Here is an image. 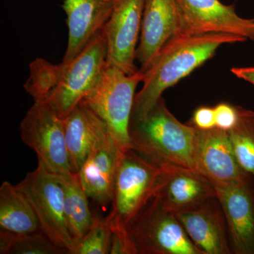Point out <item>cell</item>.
Listing matches in <instances>:
<instances>
[{
	"mask_svg": "<svg viewBox=\"0 0 254 254\" xmlns=\"http://www.w3.org/2000/svg\"><path fill=\"white\" fill-rule=\"evenodd\" d=\"M106 38L101 31L81 53L68 63L55 64L37 58L30 64L24 89L34 101L48 100L62 118L86 96L107 65Z\"/></svg>",
	"mask_w": 254,
	"mask_h": 254,
	"instance_id": "obj_1",
	"label": "cell"
},
{
	"mask_svg": "<svg viewBox=\"0 0 254 254\" xmlns=\"http://www.w3.org/2000/svg\"><path fill=\"white\" fill-rule=\"evenodd\" d=\"M246 41L243 37L224 33L174 36L143 71V86L135 95L130 121L143 118L165 90L211 59L220 47Z\"/></svg>",
	"mask_w": 254,
	"mask_h": 254,
	"instance_id": "obj_2",
	"label": "cell"
},
{
	"mask_svg": "<svg viewBox=\"0 0 254 254\" xmlns=\"http://www.w3.org/2000/svg\"><path fill=\"white\" fill-rule=\"evenodd\" d=\"M131 148L158 166L175 165L196 171L198 129L170 113L163 97L143 118L129 124Z\"/></svg>",
	"mask_w": 254,
	"mask_h": 254,
	"instance_id": "obj_3",
	"label": "cell"
},
{
	"mask_svg": "<svg viewBox=\"0 0 254 254\" xmlns=\"http://www.w3.org/2000/svg\"><path fill=\"white\" fill-rule=\"evenodd\" d=\"M163 168L131 148L120 151L111 211L107 217L113 231L127 232L132 220L158 190Z\"/></svg>",
	"mask_w": 254,
	"mask_h": 254,
	"instance_id": "obj_4",
	"label": "cell"
},
{
	"mask_svg": "<svg viewBox=\"0 0 254 254\" xmlns=\"http://www.w3.org/2000/svg\"><path fill=\"white\" fill-rule=\"evenodd\" d=\"M143 78L140 69L129 75L107 64L95 86L81 102L105 122L120 151L131 148L129 124L135 91Z\"/></svg>",
	"mask_w": 254,
	"mask_h": 254,
	"instance_id": "obj_5",
	"label": "cell"
},
{
	"mask_svg": "<svg viewBox=\"0 0 254 254\" xmlns=\"http://www.w3.org/2000/svg\"><path fill=\"white\" fill-rule=\"evenodd\" d=\"M133 254H203L175 214L152 198L127 227Z\"/></svg>",
	"mask_w": 254,
	"mask_h": 254,
	"instance_id": "obj_6",
	"label": "cell"
},
{
	"mask_svg": "<svg viewBox=\"0 0 254 254\" xmlns=\"http://www.w3.org/2000/svg\"><path fill=\"white\" fill-rule=\"evenodd\" d=\"M27 197L39 221L41 230L57 247L71 254L73 241L65 217L64 189L58 174L41 162L16 185Z\"/></svg>",
	"mask_w": 254,
	"mask_h": 254,
	"instance_id": "obj_7",
	"label": "cell"
},
{
	"mask_svg": "<svg viewBox=\"0 0 254 254\" xmlns=\"http://www.w3.org/2000/svg\"><path fill=\"white\" fill-rule=\"evenodd\" d=\"M19 131L23 143L48 170L55 174L71 172L64 119L49 101H34L20 123Z\"/></svg>",
	"mask_w": 254,
	"mask_h": 254,
	"instance_id": "obj_8",
	"label": "cell"
},
{
	"mask_svg": "<svg viewBox=\"0 0 254 254\" xmlns=\"http://www.w3.org/2000/svg\"><path fill=\"white\" fill-rule=\"evenodd\" d=\"M178 23L176 35L224 33L254 41V18L241 17L234 4L220 0H176Z\"/></svg>",
	"mask_w": 254,
	"mask_h": 254,
	"instance_id": "obj_9",
	"label": "cell"
},
{
	"mask_svg": "<svg viewBox=\"0 0 254 254\" xmlns=\"http://www.w3.org/2000/svg\"><path fill=\"white\" fill-rule=\"evenodd\" d=\"M145 0H116L113 13L103 28L106 38L107 64L133 74L141 35Z\"/></svg>",
	"mask_w": 254,
	"mask_h": 254,
	"instance_id": "obj_10",
	"label": "cell"
},
{
	"mask_svg": "<svg viewBox=\"0 0 254 254\" xmlns=\"http://www.w3.org/2000/svg\"><path fill=\"white\" fill-rule=\"evenodd\" d=\"M236 254H254V180L213 183Z\"/></svg>",
	"mask_w": 254,
	"mask_h": 254,
	"instance_id": "obj_11",
	"label": "cell"
},
{
	"mask_svg": "<svg viewBox=\"0 0 254 254\" xmlns=\"http://www.w3.org/2000/svg\"><path fill=\"white\" fill-rule=\"evenodd\" d=\"M161 166L163 172L154 197L169 211H185L217 197L211 182L198 172L169 164Z\"/></svg>",
	"mask_w": 254,
	"mask_h": 254,
	"instance_id": "obj_12",
	"label": "cell"
},
{
	"mask_svg": "<svg viewBox=\"0 0 254 254\" xmlns=\"http://www.w3.org/2000/svg\"><path fill=\"white\" fill-rule=\"evenodd\" d=\"M196 171L213 183L254 180L237 162L228 133L216 127L210 130L198 129Z\"/></svg>",
	"mask_w": 254,
	"mask_h": 254,
	"instance_id": "obj_13",
	"label": "cell"
},
{
	"mask_svg": "<svg viewBox=\"0 0 254 254\" xmlns=\"http://www.w3.org/2000/svg\"><path fill=\"white\" fill-rule=\"evenodd\" d=\"M116 0H64L68 43L63 63L74 59L100 31L113 13Z\"/></svg>",
	"mask_w": 254,
	"mask_h": 254,
	"instance_id": "obj_14",
	"label": "cell"
},
{
	"mask_svg": "<svg viewBox=\"0 0 254 254\" xmlns=\"http://www.w3.org/2000/svg\"><path fill=\"white\" fill-rule=\"evenodd\" d=\"M174 214L190 240L203 254H231L226 220L217 197L195 208Z\"/></svg>",
	"mask_w": 254,
	"mask_h": 254,
	"instance_id": "obj_15",
	"label": "cell"
},
{
	"mask_svg": "<svg viewBox=\"0 0 254 254\" xmlns=\"http://www.w3.org/2000/svg\"><path fill=\"white\" fill-rule=\"evenodd\" d=\"M176 0H145L136 60L142 71L150 66L167 42L176 35Z\"/></svg>",
	"mask_w": 254,
	"mask_h": 254,
	"instance_id": "obj_16",
	"label": "cell"
},
{
	"mask_svg": "<svg viewBox=\"0 0 254 254\" xmlns=\"http://www.w3.org/2000/svg\"><path fill=\"white\" fill-rule=\"evenodd\" d=\"M71 173H78L93 151L110 136L108 126L86 105H79L64 118Z\"/></svg>",
	"mask_w": 254,
	"mask_h": 254,
	"instance_id": "obj_17",
	"label": "cell"
},
{
	"mask_svg": "<svg viewBox=\"0 0 254 254\" xmlns=\"http://www.w3.org/2000/svg\"><path fill=\"white\" fill-rule=\"evenodd\" d=\"M120 151L110 135L92 152L77 173L88 196L101 207L113 201Z\"/></svg>",
	"mask_w": 254,
	"mask_h": 254,
	"instance_id": "obj_18",
	"label": "cell"
},
{
	"mask_svg": "<svg viewBox=\"0 0 254 254\" xmlns=\"http://www.w3.org/2000/svg\"><path fill=\"white\" fill-rule=\"evenodd\" d=\"M41 230L27 197L9 182L0 187V233L22 235Z\"/></svg>",
	"mask_w": 254,
	"mask_h": 254,
	"instance_id": "obj_19",
	"label": "cell"
},
{
	"mask_svg": "<svg viewBox=\"0 0 254 254\" xmlns=\"http://www.w3.org/2000/svg\"><path fill=\"white\" fill-rule=\"evenodd\" d=\"M64 189L65 217L74 246L86 235L93 223L94 215L88 196L77 173L58 174Z\"/></svg>",
	"mask_w": 254,
	"mask_h": 254,
	"instance_id": "obj_20",
	"label": "cell"
},
{
	"mask_svg": "<svg viewBox=\"0 0 254 254\" xmlns=\"http://www.w3.org/2000/svg\"><path fill=\"white\" fill-rule=\"evenodd\" d=\"M237 108V125L227 133L241 168L254 179V112Z\"/></svg>",
	"mask_w": 254,
	"mask_h": 254,
	"instance_id": "obj_21",
	"label": "cell"
},
{
	"mask_svg": "<svg viewBox=\"0 0 254 254\" xmlns=\"http://www.w3.org/2000/svg\"><path fill=\"white\" fill-rule=\"evenodd\" d=\"M1 254H61L66 252L56 245L41 230L22 235L0 233Z\"/></svg>",
	"mask_w": 254,
	"mask_h": 254,
	"instance_id": "obj_22",
	"label": "cell"
},
{
	"mask_svg": "<svg viewBox=\"0 0 254 254\" xmlns=\"http://www.w3.org/2000/svg\"><path fill=\"white\" fill-rule=\"evenodd\" d=\"M112 235L108 219L94 216L89 230L75 245L71 254H110Z\"/></svg>",
	"mask_w": 254,
	"mask_h": 254,
	"instance_id": "obj_23",
	"label": "cell"
},
{
	"mask_svg": "<svg viewBox=\"0 0 254 254\" xmlns=\"http://www.w3.org/2000/svg\"><path fill=\"white\" fill-rule=\"evenodd\" d=\"M215 111V127L225 131H230L238 120V111L237 107L227 103L218 104L214 108Z\"/></svg>",
	"mask_w": 254,
	"mask_h": 254,
	"instance_id": "obj_24",
	"label": "cell"
},
{
	"mask_svg": "<svg viewBox=\"0 0 254 254\" xmlns=\"http://www.w3.org/2000/svg\"><path fill=\"white\" fill-rule=\"evenodd\" d=\"M193 126L199 130H210L215 128L214 108L202 106L197 108L192 118Z\"/></svg>",
	"mask_w": 254,
	"mask_h": 254,
	"instance_id": "obj_25",
	"label": "cell"
},
{
	"mask_svg": "<svg viewBox=\"0 0 254 254\" xmlns=\"http://www.w3.org/2000/svg\"><path fill=\"white\" fill-rule=\"evenodd\" d=\"M230 71L236 77L249 82L254 86V66L233 67Z\"/></svg>",
	"mask_w": 254,
	"mask_h": 254,
	"instance_id": "obj_26",
	"label": "cell"
}]
</instances>
